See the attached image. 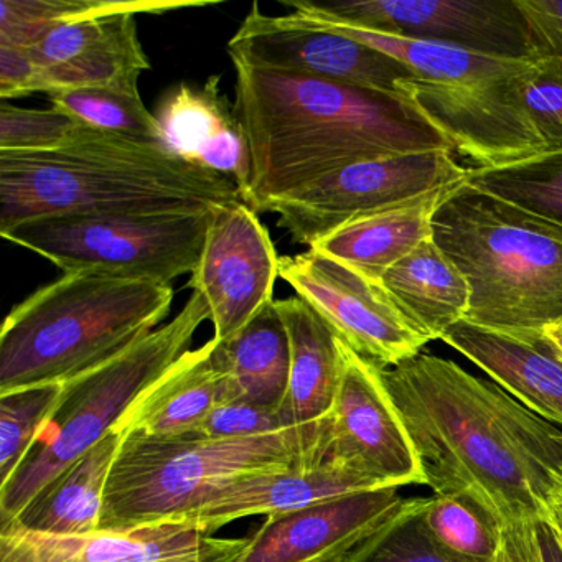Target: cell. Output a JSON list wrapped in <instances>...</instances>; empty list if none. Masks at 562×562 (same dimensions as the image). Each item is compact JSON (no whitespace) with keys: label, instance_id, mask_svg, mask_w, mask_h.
<instances>
[{"label":"cell","instance_id":"obj_43","mask_svg":"<svg viewBox=\"0 0 562 562\" xmlns=\"http://www.w3.org/2000/svg\"><path fill=\"white\" fill-rule=\"evenodd\" d=\"M549 341H551V340H549ZM551 345H552V344H551ZM552 348H554V345H552ZM554 351H555V353H558V355H559V358H561V360H562V355H561V353H559V351H558V350H555V348H554Z\"/></svg>","mask_w":562,"mask_h":562},{"label":"cell","instance_id":"obj_33","mask_svg":"<svg viewBox=\"0 0 562 562\" xmlns=\"http://www.w3.org/2000/svg\"><path fill=\"white\" fill-rule=\"evenodd\" d=\"M424 498H407L396 513L341 562H495L465 558L427 531Z\"/></svg>","mask_w":562,"mask_h":562},{"label":"cell","instance_id":"obj_35","mask_svg":"<svg viewBox=\"0 0 562 562\" xmlns=\"http://www.w3.org/2000/svg\"><path fill=\"white\" fill-rule=\"evenodd\" d=\"M83 124L57 108L24 110L0 106V153H45L71 143Z\"/></svg>","mask_w":562,"mask_h":562},{"label":"cell","instance_id":"obj_10","mask_svg":"<svg viewBox=\"0 0 562 562\" xmlns=\"http://www.w3.org/2000/svg\"><path fill=\"white\" fill-rule=\"evenodd\" d=\"M452 150L367 160L335 170L269 206L279 228L308 248L351 220L465 182Z\"/></svg>","mask_w":562,"mask_h":562},{"label":"cell","instance_id":"obj_26","mask_svg":"<svg viewBox=\"0 0 562 562\" xmlns=\"http://www.w3.org/2000/svg\"><path fill=\"white\" fill-rule=\"evenodd\" d=\"M213 361L223 376V403L246 401L279 409L288 393L291 344L276 301L235 337L215 338Z\"/></svg>","mask_w":562,"mask_h":562},{"label":"cell","instance_id":"obj_29","mask_svg":"<svg viewBox=\"0 0 562 562\" xmlns=\"http://www.w3.org/2000/svg\"><path fill=\"white\" fill-rule=\"evenodd\" d=\"M189 0H2L0 44L31 48L52 29L98 15L166 14L176 9L202 8Z\"/></svg>","mask_w":562,"mask_h":562},{"label":"cell","instance_id":"obj_16","mask_svg":"<svg viewBox=\"0 0 562 562\" xmlns=\"http://www.w3.org/2000/svg\"><path fill=\"white\" fill-rule=\"evenodd\" d=\"M248 538H218L187 522L71 538L0 528V562H235Z\"/></svg>","mask_w":562,"mask_h":562},{"label":"cell","instance_id":"obj_39","mask_svg":"<svg viewBox=\"0 0 562 562\" xmlns=\"http://www.w3.org/2000/svg\"><path fill=\"white\" fill-rule=\"evenodd\" d=\"M495 562H542L535 522L503 526L502 542Z\"/></svg>","mask_w":562,"mask_h":562},{"label":"cell","instance_id":"obj_11","mask_svg":"<svg viewBox=\"0 0 562 562\" xmlns=\"http://www.w3.org/2000/svg\"><path fill=\"white\" fill-rule=\"evenodd\" d=\"M279 279L376 367H396L429 344L407 324L380 282L315 249L279 259Z\"/></svg>","mask_w":562,"mask_h":562},{"label":"cell","instance_id":"obj_42","mask_svg":"<svg viewBox=\"0 0 562 562\" xmlns=\"http://www.w3.org/2000/svg\"><path fill=\"white\" fill-rule=\"evenodd\" d=\"M546 335H548L551 344L554 345L555 350L562 355V324L549 327L548 330H546Z\"/></svg>","mask_w":562,"mask_h":562},{"label":"cell","instance_id":"obj_31","mask_svg":"<svg viewBox=\"0 0 562 562\" xmlns=\"http://www.w3.org/2000/svg\"><path fill=\"white\" fill-rule=\"evenodd\" d=\"M423 519L427 531L443 548L465 558L495 561L505 525L470 493L424 498Z\"/></svg>","mask_w":562,"mask_h":562},{"label":"cell","instance_id":"obj_37","mask_svg":"<svg viewBox=\"0 0 562 562\" xmlns=\"http://www.w3.org/2000/svg\"><path fill=\"white\" fill-rule=\"evenodd\" d=\"M528 27L532 60L562 58V0H516Z\"/></svg>","mask_w":562,"mask_h":562},{"label":"cell","instance_id":"obj_2","mask_svg":"<svg viewBox=\"0 0 562 562\" xmlns=\"http://www.w3.org/2000/svg\"><path fill=\"white\" fill-rule=\"evenodd\" d=\"M232 64L236 113L251 159L245 203L256 213H268L282 196L353 164L452 150L406 98L238 58Z\"/></svg>","mask_w":562,"mask_h":562},{"label":"cell","instance_id":"obj_32","mask_svg":"<svg viewBox=\"0 0 562 562\" xmlns=\"http://www.w3.org/2000/svg\"><path fill=\"white\" fill-rule=\"evenodd\" d=\"M50 101L52 106L91 130L167 147L159 121L144 106L139 91L81 88L52 94Z\"/></svg>","mask_w":562,"mask_h":562},{"label":"cell","instance_id":"obj_30","mask_svg":"<svg viewBox=\"0 0 562 562\" xmlns=\"http://www.w3.org/2000/svg\"><path fill=\"white\" fill-rule=\"evenodd\" d=\"M467 182L562 225V149L503 167H469Z\"/></svg>","mask_w":562,"mask_h":562},{"label":"cell","instance_id":"obj_9","mask_svg":"<svg viewBox=\"0 0 562 562\" xmlns=\"http://www.w3.org/2000/svg\"><path fill=\"white\" fill-rule=\"evenodd\" d=\"M212 209L200 212L103 213L32 220L0 233L68 274L100 272L170 285L195 271Z\"/></svg>","mask_w":562,"mask_h":562},{"label":"cell","instance_id":"obj_27","mask_svg":"<svg viewBox=\"0 0 562 562\" xmlns=\"http://www.w3.org/2000/svg\"><path fill=\"white\" fill-rule=\"evenodd\" d=\"M215 338L189 350L127 414L121 430L150 437L195 432L216 404L223 403V376L213 361Z\"/></svg>","mask_w":562,"mask_h":562},{"label":"cell","instance_id":"obj_8","mask_svg":"<svg viewBox=\"0 0 562 562\" xmlns=\"http://www.w3.org/2000/svg\"><path fill=\"white\" fill-rule=\"evenodd\" d=\"M401 94L476 167L525 162L562 149V58L472 85L414 80Z\"/></svg>","mask_w":562,"mask_h":562},{"label":"cell","instance_id":"obj_40","mask_svg":"<svg viewBox=\"0 0 562 562\" xmlns=\"http://www.w3.org/2000/svg\"><path fill=\"white\" fill-rule=\"evenodd\" d=\"M536 539L542 562H562V541L546 519L535 522Z\"/></svg>","mask_w":562,"mask_h":562},{"label":"cell","instance_id":"obj_12","mask_svg":"<svg viewBox=\"0 0 562 562\" xmlns=\"http://www.w3.org/2000/svg\"><path fill=\"white\" fill-rule=\"evenodd\" d=\"M341 351L344 371L328 416L322 462L355 470L381 488L426 485L419 457L384 386L381 368L344 340Z\"/></svg>","mask_w":562,"mask_h":562},{"label":"cell","instance_id":"obj_21","mask_svg":"<svg viewBox=\"0 0 562 562\" xmlns=\"http://www.w3.org/2000/svg\"><path fill=\"white\" fill-rule=\"evenodd\" d=\"M380 488L374 480L347 467L330 462L312 463L236 480L183 522L213 535L216 529L246 516L279 515L348 493Z\"/></svg>","mask_w":562,"mask_h":562},{"label":"cell","instance_id":"obj_19","mask_svg":"<svg viewBox=\"0 0 562 562\" xmlns=\"http://www.w3.org/2000/svg\"><path fill=\"white\" fill-rule=\"evenodd\" d=\"M440 340L482 368L522 406L562 427V360L546 330H495L462 321Z\"/></svg>","mask_w":562,"mask_h":562},{"label":"cell","instance_id":"obj_6","mask_svg":"<svg viewBox=\"0 0 562 562\" xmlns=\"http://www.w3.org/2000/svg\"><path fill=\"white\" fill-rule=\"evenodd\" d=\"M328 417L243 439L150 437L123 430L104 493L100 529L183 522L213 495L256 473L322 462Z\"/></svg>","mask_w":562,"mask_h":562},{"label":"cell","instance_id":"obj_7","mask_svg":"<svg viewBox=\"0 0 562 562\" xmlns=\"http://www.w3.org/2000/svg\"><path fill=\"white\" fill-rule=\"evenodd\" d=\"M210 308L193 291L186 307L164 327L113 360L65 383L64 396L27 459L0 486V528L71 463L123 426L150 387L189 351Z\"/></svg>","mask_w":562,"mask_h":562},{"label":"cell","instance_id":"obj_4","mask_svg":"<svg viewBox=\"0 0 562 562\" xmlns=\"http://www.w3.org/2000/svg\"><path fill=\"white\" fill-rule=\"evenodd\" d=\"M432 239L469 282L470 324L509 331L562 324V225L465 180L440 200Z\"/></svg>","mask_w":562,"mask_h":562},{"label":"cell","instance_id":"obj_23","mask_svg":"<svg viewBox=\"0 0 562 562\" xmlns=\"http://www.w3.org/2000/svg\"><path fill=\"white\" fill-rule=\"evenodd\" d=\"M124 432L113 430L81 459L55 476L25 508L2 528L21 529L35 535H91L100 529L104 493L111 469L120 452Z\"/></svg>","mask_w":562,"mask_h":562},{"label":"cell","instance_id":"obj_18","mask_svg":"<svg viewBox=\"0 0 562 562\" xmlns=\"http://www.w3.org/2000/svg\"><path fill=\"white\" fill-rule=\"evenodd\" d=\"M27 50L42 67L48 97L81 88L139 91L137 80L150 70L137 35L136 14L61 24Z\"/></svg>","mask_w":562,"mask_h":562},{"label":"cell","instance_id":"obj_24","mask_svg":"<svg viewBox=\"0 0 562 562\" xmlns=\"http://www.w3.org/2000/svg\"><path fill=\"white\" fill-rule=\"evenodd\" d=\"M447 190L426 193L345 223L312 248L380 282L381 276L420 243L432 238V216Z\"/></svg>","mask_w":562,"mask_h":562},{"label":"cell","instance_id":"obj_1","mask_svg":"<svg viewBox=\"0 0 562 562\" xmlns=\"http://www.w3.org/2000/svg\"><path fill=\"white\" fill-rule=\"evenodd\" d=\"M381 378L436 495L470 493L503 525L546 519L562 479L561 427L436 355L381 368Z\"/></svg>","mask_w":562,"mask_h":562},{"label":"cell","instance_id":"obj_17","mask_svg":"<svg viewBox=\"0 0 562 562\" xmlns=\"http://www.w3.org/2000/svg\"><path fill=\"white\" fill-rule=\"evenodd\" d=\"M403 502L397 488L367 490L269 515L235 562H341Z\"/></svg>","mask_w":562,"mask_h":562},{"label":"cell","instance_id":"obj_34","mask_svg":"<svg viewBox=\"0 0 562 562\" xmlns=\"http://www.w3.org/2000/svg\"><path fill=\"white\" fill-rule=\"evenodd\" d=\"M65 384H38L0 394V486L34 449L64 396Z\"/></svg>","mask_w":562,"mask_h":562},{"label":"cell","instance_id":"obj_15","mask_svg":"<svg viewBox=\"0 0 562 562\" xmlns=\"http://www.w3.org/2000/svg\"><path fill=\"white\" fill-rule=\"evenodd\" d=\"M279 259L255 210L245 202L213 206L202 258L189 282L209 305L213 338L235 337L274 302Z\"/></svg>","mask_w":562,"mask_h":562},{"label":"cell","instance_id":"obj_28","mask_svg":"<svg viewBox=\"0 0 562 562\" xmlns=\"http://www.w3.org/2000/svg\"><path fill=\"white\" fill-rule=\"evenodd\" d=\"M284 4L292 9V14L289 12V15L297 21L344 35V37L374 48L409 68L419 77L420 81H429V83L452 85V87L472 85L475 81L518 70L521 65L526 64V61L485 57V55L460 50V48L449 47V45L414 41V38L345 24V22L335 21V19L322 14L315 8L314 2H308V0H289Z\"/></svg>","mask_w":562,"mask_h":562},{"label":"cell","instance_id":"obj_5","mask_svg":"<svg viewBox=\"0 0 562 562\" xmlns=\"http://www.w3.org/2000/svg\"><path fill=\"white\" fill-rule=\"evenodd\" d=\"M172 302V285L68 272L5 318L0 394L90 373L153 334Z\"/></svg>","mask_w":562,"mask_h":562},{"label":"cell","instance_id":"obj_13","mask_svg":"<svg viewBox=\"0 0 562 562\" xmlns=\"http://www.w3.org/2000/svg\"><path fill=\"white\" fill-rule=\"evenodd\" d=\"M314 5L335 21L368 31L502 60H532L528 27L516 0H364Z\"/></svg>","mask_w":562,"mask_h":562},{"label":"cell","instance_id":"obj_36","mask_svg":"<svg viewBox=\"0 0 562 562\" xmlns=\"http://www.w3.org/2000/svg\"><path fill=\"white\" fill-rule=\"evenodd\" d=\"M289 429L282 424L278 407L246 401L220 403L210 411L193 436L203 439H243Z\"/></svg>","mask_w":562,"mask_h":562},{"label":"cell","instance_id":"obj_38","mask_svg":"<svg viewBox=\"0 0 562 562\" xmlns=\"http://www.w3.org/2000/svg\"><path fill=\"white\" fill-rule=\"evenodd\" d=\"M34 93H44L41 65L27 48L0 44V98L14 100Z\"/></svg>","mask_w":562,"mask_h":562},{"label":"cell","instance_id":"obj_25","mask_svg":"<svg viewBox=\"0 0 562 562\" xmlns=\"http://www.w3.org/2000/svg\"><path fill=\"white\" fill-rule=\"evenodd\" d=\"M380 284L427 341L440 340L469 312V282L432 238L386 269Z\"/></svg>","mask_w":562,"mask_h":562},{"label":"cell","instance_id":"obj_3","mask_svg":"<svg viewBox=\"0 0 562 562\" xmlns=\"http://www.w3.org/2000/svg\"><path fill=\"white\" fill-rule=\"evenodd\" d=\"M243 202L235 182L159 144L85 126L45 153H0V233L32 220L200 212Z\"/></svg>","mask_w":562,"mask_h":562},{"label":"cell","instance_id":"obj_20","mask_svg":"<svg viewBox=\"0 0 562 562\" xmlns=\"http://www.w3.org/2000/svg\"><path fill=\"white\" fill-rule=\"evenodd\" d=\"M156 117L172 153L235 182L245 202L251 176L248 139L218 78H209L203 87L173 88L160 101Z\"/></svg>","mask_w":562,"mask_h":562},{"label":"cell","instance_id":"obj_14","mask_svg":"<svg viewBox=\"0 0 562 562\" xmlns=\"http://www.w3.org/2000/svg\"><path fill=\"white\" fill-rule=\"evenodd\" d=\"M229 58L259 67L292 71L317 80L401 94L403 85L419 80L414 71L387 55L292 15H266L252 5L228 44Z\"/></svg>","mask_w":562,"mask_h":562},{"label":"cell","instance_id":"obj_22","mask_svg":"<svg viewBox=\"0 0 562 562\" xmlns=\"http://www.w3.org/2000/svg\"><path fill=\"white\" fill-rule=\"evenodd\" d=\"M291 344L288 393L279 407L285 427L321 423L330 416L344 371L341 340L301 297L276 301Z\"/></svg>","mask_w":562,"mask_h":562},{"label":"cell","instance_id":"obj_41","mask_svg":"<svg viewBox=\"0 0 562 562\" xmlns=\"http://www.w3.org/2000/svg\"><path fill=\"white\" fill-rule=\"evenodd\" d=\"M546 521L555 529L562 541V479L558 490L554 492V496H552L551 503H549Z\"/></svg>","mask_w":562,"mask_h":562}]
</instances>
